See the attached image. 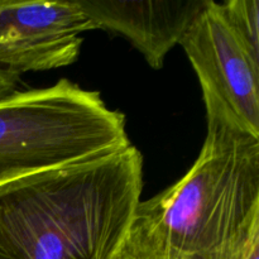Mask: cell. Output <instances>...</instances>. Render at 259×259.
<instances>
[{
	"mask_svg": "<svg viewBox=\"0 0 259 259\" xmlns=\"http://www.w3.org/2000/svg\"><path fill=\"white\" fill-rule=\"evenodd\" d=\"M142 187L143 157L132 144L0 185V259H111Z\"/></svg>",
	"mask_w": 259,
	"mask_h": 259,
	"instance_id": "1",
	"label": "cell"
},
{
	"mask_svg": "<svg viewBox=\"0 0 259 259\" xmlns=\"http://www.w3.org/2000/svg\"><path fill=\"white\" fill-rule=\"evenodd\" d=\"M139 207L176 259H245L259 240V138L207 119L194 166Z\"/></svg>",
	"mask_w": 259,
	"mask_h": 259,
	"instance_id": "2",
	"label": "cell"
},
{
	"mask_svg": "<svg viewBox=\"0 0 259 259\" xmlns=\"http://www.w3.org/2000/svg\"><path fill=\"white\" fill-rule=\"evenodd\" d=\"M129 146L125 116L65 78L0 99V185Z\"/></svg>",
	"mask_w": 259,
	"mask_h": 259,
	"instance_id": "3",
	"label": "cell"
},
{
	"mask_svg": "<svg viewBox=\"0 0 259 259\" xmlns=\"http://www.w3.org/2000/svg\"><path fill=\"white\" fill-rule=\"evenodd\" d=\"M201 85L206 119L259 138V60L209 0L181 43Z\"/></svg>",
	"mask_w": 259,
	"mask_h": 259,
	"instance_id": "4",
	"label": "cell"
},
{
	"mask_svg": "<svg viewBox=\"0 0 259 259\" xmlns=\"http://www.w3.org/2000/svg\"><path fill=\"white\" fill-rule=\"evenodd\" d=\"M95 29L76 0H0V70L18 77L71 65L83 33Z\"/></svg>",
	"mask_w": 259,
	"mask_h": 259,
	"instance_id": "5",
	"label": "cell"
},
{
	"mask_svg": "<svg viewBox=\"0 0 259 259\" xmlns=\"http://www.w3.org/2000/svg\"><path fill=\"white\" fill-rule=\"evenodd\" d=\"M209 0H76L96 29L128 38L151 67H163L164 58L182 38Z\"/></svg>",
	"mask_w": 259,
	"mask_h": 259,
	"instance_id": "6",
	"label": "cell"
},
{
	"mask_svg": "<svg viewBox=\"0 0 259 259\" xmlns=\"http://www.w3.org/2000/svg\"><path fill=\"white\" fill-rule=\"evenodd\" d=\"M111 259H176L169 254L142 209H137L133 225Z\"/></svg>",
	"mask_w": 259,
	"mask_h": 259,
	"instance_id": "7",
	"label": "cell"
},
{
	"mask_svg": "<svg viewBox=\"0 0 259 259\" xmlns=\"http://www.w3.org/2000/svg\"><path fill=\"white\" fill-rule=\"evenodd\" d=\"M222 12L235 34L252 56L259 60V2L229 0L219 3Z\"/></svg>",
	"mask_w": 259,
	"mask_h": 259,
	"instance_id": "8",
	"label": "cell"
},
{
	"mask_svg": "<svg viewBox=\"0 0 259 259\" xmlns=\"http://www.w3.org/2000/svg\"><path fill=\"white\" fill-rule=\"evenodd\" d=\"M17 78V76H13L10 73H7L0 70V99L14 93V86Z\"/></svg>",
	"mask_w": 259,
	"mask_h": 259,
	"instance_id": "9",
	"label": "cell"
},
{
	"mask_svg": "<svg viewBox=\"0 0 259 259\" xmlns=\"http://www.w3.org/2000/svg\"><path fill=\"white\" fill-rule=\"evenodd\" d=\"M245 259H259V240L252 245V248H250L249 253H248Z\"/></svg>",
	"mask_w": 259,
	"mask_h": 259,
	"instance_id": "10",
	"label": "cell"
}]
</instances>
